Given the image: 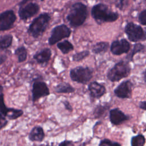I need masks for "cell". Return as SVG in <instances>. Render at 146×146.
I'll return each mask as SVG.
<instances>
[{
    "mask_svg": "<svg viewBox=\"0 0 146 146\" xmlns=\"http://www.w3.org/2000/svg\"><path fill=\"white\" fill-rule=\"evenodd\" d=\"M87 14V6L83 3L77 2L71 6L66 19L72 27H77L83 25Z\"/></svg>",
    "mask_w": 146,
    "mask_h": 146,
    "instance_id": "obj_1",
    "label": "cell"
},
{
    "mask_svg": "<svg viewBox=\"0 0 146 146\" xmlns=\"http://www.w3.org/2000/svg\"><path fill=\"white\" fill-rule=\"evenodd\" d=\"M93 18L98 23L113 22L118 19L119 14L110 10L108 6L103 3H98L91 9Z\"/></svg>",
    "mask_w": 146,
    "mask_h": 146,
    "instance_id": "obj_2",
    "label": "cell"
},
{
    "mask_svg": "<svg viewBox=\"0 0 146 146\" xmlns=\"http://www.w3.org/2000/svg\"><path fill=\"white\" fill-rule=\"evenodd\" d=\"M50 19L51 17L48 13L40 14L30 25L27 30L28 33L35 38H38L45 31Z\"/></svg>",
    "mask_w": 146,
    "mask_h": 146,
    "instance_id": "obj_3",
    "label": "cell"
},
{
    "mask_svg": "<svg viewBox=\"0 0 146 146\" xmlns=\"http://www.w3.org/2000/svg\"><path fill=\"white\" fill-rule=\"evenodd\" d=\"M131 68L127 62L120 61L116 64L108 73L107 78L112 82H117L127 77L130 73Z\"/></svg>",
    "mask_w": 146,
    "mask_h": 146,
    "instance_id": "obj_4",
    "label": "cell"
},
{
    "mask_svg": "<svg viewBox=\"0 0 146 146\" xmlns=\"http://www.w3.org/2000/svg\"><path fill=\"white\" fill-rule=\"evenodd\" d=\"M124 31L130 41L136 42L146 40V31H144L140 26L133 22L127 23Z\"/></svg>",
    "mask_w": 146,
    "mask_h": 146,
    "instance_id": "obj_5",
    "label": "cell"
},
{
    "mask_svg": "<svg viewBox=\"0 0 146 146\" xmlns=\"http://www.w3.org/2000/svg\"><path fill=\"white\" fill-rule=\"evenodd\" d=\"M70 78L72 80L82 84H86L92 76V70L87 67L78 66L70 70Z\"/></svg>",
    "mask_w": 146,
    "mask_h": 146,
    "instance_id": "obj_6",
    "label": "cell"
},
{
    "mask_svg": "<svg viewBox=\"0 0 146 146\" xmlns=\"http://www.w3.org/2000/svg\"><path fill=\"white\" fill-rule=\"evenodd\" d=\"M71 33V30L65 25L62 24L55 26L51 31L48 38V44L53 45L65 38H68Z\"/></svg>",
    "mask_w": 146,
    "mask_h": 146,
    "instance_id": "obj_7",
    "label": "cell"
},
{
    "mask_svg": "<svg viewBox=\"0 0 146 146\" xmlns=\"http://www.w3.org/2000/svg\"><path fill=\"white\" fill-rule=\"evenodd\" d=\"M17 17L12 10L5 11L0 14V31H5L11 29Z\"/></svg>",
    "mask_w": 146,
    "mask_h": 146,
    "instance_id": "obj_8",
    "label": "cell"
},
{
    "mask_svg": "<svg viewBox=\"0 0 146 146\" xmlns=\"http://www.w3.org/2000/svg\"><path fill=\"white\" fill-rule=\"evenodd\" d=\"M0 113L10 120L16 119L21 116L23 112L21 110L7 108L4 102L3 94H0Z\"/></svg>",
    "mask_w": 146,
    "mask_h": 146,
    "instance_id": "obj_9",
    "label": "cell"
},
{
    "mask_svg": "<svg viewBox=\"0 0 146 146\" xmlns=\"http://www.w3.org/2000/svg\"><path fill=\"white\" fill-rule=\"evenodd\" d=\"M49 94V89L44 82L36 81L33 83L32 88V98L34 102L39 98L46 96Z\"/></svg>",
    "mask_w": 146,
    "mask_h": 146,
    "instance_id": "obj_10",
    "label": "cell"
},
{
    "mask_svg": "<svg viewBox=\"0 0 146 146\" xmlns=\"http://www.w3.org/2000/svg\"><path fill=\"white\" fill-rule=\"evenodd\" d=\"M39 10V6L37 3L30 2L24 7L19 8L18 15L22 20L26 21L35 15Z\"/></svg>",
    "mask_w": 146,
    "mask_h": 146,
    "instance_id": "obj_11",
    "label": "cell"
},
{
    "mask_svg": "<svg viewBox=\"0 0 146 146\" xmlns=\"http://www.w3.org/2000/svg\"><path fill=\"white\" fill-rule=\"evenodd\" d=\"M110 49L113 54L119 55L128 52L130 49V44L125 39L116 40L112 43Z\"/></svg>",
    "mask_w": 146,
    "mask_h": 146,
    "instance_id": "obj_12",
    "label": "cell"
},
{
    "mask_svg": "<svg viewBox=\"0 0 146 146\" xmlns=\"http://www.w3.org/2000/svg\"><path fill=\"white\" fill-rule=\"evenodd\" d=\"M132 83L129 81L122 82L114 91L115 94L120 98H128L131 94Z\"/></svg>",
    "mask_w": 146,
    "mask_h": 146,
    "instance_id": "obj_13",
    "label": "cell"
},
{
    "mask_svg": "<svg viewBox=\"0 0 146 146\" xmlns=\"http://www.w3.org/2000/svg\"><path fill=\"white\" fill-rule=\"evenodd\" d=\"M88 88L90 92L91 96L95 98L101 97L106 92L105 87L96 82L91 83L88 85Z\"/></svg>",
    "mask_w": 146,
    "mask_h": 146,
    "instance_id": "obj_14",
    "label": "cell"
},
{
    "mask_svg": "<svg viewBox=\"0 0 146 146\" xmlns=\"http://www.w3.org/2000/svg\"><path fill=\"white\" fill-rule=\"evenodd\" d=\"M110 119L111 122L115 125H119L128 119V117L118 109H113L110 111Z\"/></svg>",
    "mask_w": 146,
    "mask_h": 146,
    "instance_id": "obj_15",
    "label": "cell"
},
{
    "mask_svg": "<svg viewBox=\"0 0 146 146\" xmlns=\"http://www.w3.org/2000/svg\"><path fill=\"white\" fill-rule=\"evenodd\" d=\"M51 56V51L48 48H45L41 51L36 52L33 56V58L39 64L47 63L50 59Z\"/></svg>",
    "mask_w": 146,
    "mask_h": 146,
    "instance_id": "obj_16",
    "label": "cell"
},
{
    "mask_svg": "<svg viewBox=\"0 0 146 146\" xmlns=\"http://www.w3.org/2000/svg\"><path fill=\"white\" fill-rule=\"evenodd\" d=\"M29 138L31 141H42L44 138V133L43 128L39 126L34 127L30 131Z\"/></svg>",
    "mask_w": 146,
    "mask_h": 146,
    "instance_id": "obj_17",
    "label": "cell"
},
{
    "mask_svg": "<svg viewBox=\"0 0 146 146\" xmlns=\"http://www.w3.org/2000/svg\"><path fill=\"white\" fill-rule=\"evenodd\" d=\"M55 91L58 93H72L75 89L68 83H60L55 87Z\"/></svg>",
    "mask_w": 146,
    "mask_h": 146,
    "instance_id": "obj_18",
    "label": "cell"
},
{
    "mask_svg": "<svg viewBox=\"0 0 146 146\" xmlns=\"http://www.w3.org/2000/svg\"><path fill=\"white\" fill-rule=\"evenodd\" d=\"M56 46L64 54H68L70 51H72L74 49V46L68 40H64L63 42L58 43Z\"/></svg>",
    "mask_w": 146,
    "mask_h": 146,
    "instance_id": "obj_19",
    "label": "cell"
},
{
    "mask_svg": "<svg viewBox=\"0 0 146 146\" xmlns=\"http://www.w3.org/2000/svg\"><path fill=\"white\" fill-rule=\"evenodd\" d=\"M109 47V44L106 42H100L96 43L92 47V51L95 54H100L105 52Z\"/></svg>",
    "mask_w": 146,
    "mask_h": 146,
    "instance_id": "obj_20",
    "label": "cell"
},
{
    "mask_svg": "<svg viewBox=\"0 0 146 146\" xmlns=\"http://www.w3.org/2000/svg\"><path fill=\"white\" fill-rule=\"evenodd\" d=\"M13 42V35H5L0 37V50L6 49L9 47Z\"/></svg>",
    "mask_w": 146,
    "mask_h": 146,
    "instance_id": "obj_21",
    "label": "cell"
},
{
    "mask_svg": "<svg viewBox=\"0 0 146 146\" xmlns=\"http://www.w3.org/2000/svg\"><path fill=\"white\" fill-rule=\"evenodd\" d=\"M15 54L18 57V62H23L26 60L27 58V50L23 46L19 47L15 50Z\"/></svg>",
    "mask_w": 146,
    "mask_h": 146,
    "instance_id": "obj_22",
    "label": "cell"
},
{
    "mask_svg": "<svg viewBox=\"0 0 146 146\" xmlns=\"http://www.w3.org/2000/svg\"><path fill=\"white\" fill-rule=\"evenodd\" d=\"M145 47L143 44L140 43H136L133 46V48L132 50V51L131 52V53L127 55V59L129 60H132V58H133V56H134V55L142 50H143L144 49Z\"/></svg>",
    "mask_w": 146,
    "mask_h": 146,
    "instance_id": "obj_23",
    "label": "cell"
},
{
    "mask_svg": "<svg viewBox=\"0 0 146 146\" xmlns=\"http://www.w3.org/2000/svg\"><path fill=\"white\" fill-rule=\"evenodd\" d=\"M145 138L142 135L134 136L131 140L132 146H144L145 144Z\"/></svg>",
    "mask_w": 146,
    "mask_h": 146,
    "instance_id": "obj_24",
    "label": "cell"
},
{
    "mask_svg": "<svg viewBox=\"0 0 146 146\" xmlns=\"http://www.w3.org/2000/svg\"><path fill=\"white\" fill-rule=\"evenodd\" d=\"M89 54H90V52L87 50H85V51H83L76 53L72 56V60L75 62L80 61L83 59H84L85 58H86L87 56H88Z\"/></svg>",
    "mask_w": 146,
    "mask_h": 146,
    "instance_id": "obj_25",
    "label": "cell"
},
{
    "mask_svg": "<svg viewBox=\"0 0 146 146\" xmlns=\"http://www.w3.org/2000/svg\"><path fill=\"white\" fill-rule=\"evenodd\" d=\"M99 146H121V145L117 143H114L108 139H104L100 141Z\"/></svg>",
    "mask_w": 146,
    "mask_h": 146,
    "instance_id": "obj_26",
    "label": "cell"
},
{
    "mask_svg": "<svg viewBox=\"0 0 146 146\" xmlns=\"http://www.w3.org/2000/svg\"><path fill=\"white\" fill-rule=\"evenodd\" d=\"M139 21L143 25H146V10L142 11L139 15Z\"/></svg>",
    "mask_w": 146,
    "mask_h": 146,
    "instance_id": "obj_27",
    "label": "cell"
},
{
    "mask_svg": "<svg viewBox=\"0 0 146 146\" xmlns=\"http://www.w3.org/2000/svg\"><path fill=\"white\" fill-rule=\"evenodd\" d=\"M2 114L0 113V129L5 127L7 124V121Z\"/></svg>",
    "mask_w": 146,
    "mask_h": 146,
    "instance_id": "obj_28",
    "label": "cell"
},
{
    "mask_svg": "<svg viewBox=\"0 0 146 146\" xmlns=\"http://www.w3.org/2000/svg\"><path fill=\"white\" fill-rule=\"evenodd\" d=\"M58 146H73V143L71 141L64 140L61 142Z\"/></svg>",
    "mask_w": 146,
    "mask_h": 146,
    "instance_id": "obj_29",
    "label": "cell"
},
{
    "mask_svg": "<svg viewBox=\"0 0 146 146\" xmlns=\"http://www.w3.org/2000/svg\"><path fill=\"white\" fill-rule=\"evenodd\" d=\"M7 56L4 54H1L0 55V66L3 64L7 59Z\"/></svg>",
    "mask_w": 146,
    "mask_h": 146,
    "instance_id": "obj_30",
    "label": "cell"
},
{
    "mask_svg": "<svg viewBox=\"0 0 146 146\" xmlns=\"http://www.w3.org/2000/svg\"><path fill=\"white\" fill-rule=\"evenodd\" d=\"M63 103H64V106H65V107L67 110H68V111H72L71 106L70 105V104L68 102L65 101Z\"/></svg>",
    "mask_w": 146,
    "mask_h": 146,
    "instance_id": "obj_31",
    "label": "cell"
},
{
    "mask_svg": "<svg viewBox=\"0 0 146 146\" xmlns=\"http://www.w3.org/2000/svg\"><path fill=\"white\" fill-rule=\"evenodd\" d=\"M139 106L141 109H143V110H146V102H141L139 104Z\"/></svg>",
    "mask_w": 146,
    "mask_h": 146,
    "instance_id": "obj_32",
    "label": "cell"
},
{
    "mask_svg": "<svg viewBox=\"0 0 146 146\" xmlns=\"http://www.w3.org/2000/svg\"><path fill=\"white\" fill-rule=\"evenodd\" d=\"M30 1H33V0H22V1L19 3V6H21L22 7L23 5H25L26 3H27V2Z\"/></svg>",
    "mask_w": 146,
    "mask_h": 146,
    "instance_id": "obj_33",
    "label": "cell"
},
{
    "mask_svg": "<svg viewBox=\"0 0 146 146\" xmlns=\"http://www.w3.org/2000/svg\"><path fill=\"white\" fill-rule=\"evenodd\" d=\"M144 78L145 81L146 82V70H145L144 72Z\"/></svg>",
    "mask_w": 146,
    "mask_h": 146,
    "instance_id": "obj_34",
    "label": "cell"
},
{
    "mask_svg": "<svg viewBox=\"0 0 146 146\" xmlns=\"http://www.w3.org/2000/svg\"><path fill=\"white\" fill-rule=\"evenodd\" d=\"M3 90V87L2 86H0V93Z\"/></svg>",
    "mask_w": 146,
    "mask_h": 146,
    "instance_id": "obj_35",
    "label": "cell"
},
{
    "mask_svg": "<svg viewBox=\"0 0 146 146\" xmlns=\"http://www.w3.org/2000/svg\"><path fill=\"white\" fill-rule=\"evenodd\" d=\"M41 1H44V0H41Z\"/></svg>",
    "mask_w": 146,
    "mask_h": 146,
    "instance_id": "obj_36",
    "label": "cell"
}]
</instances>
